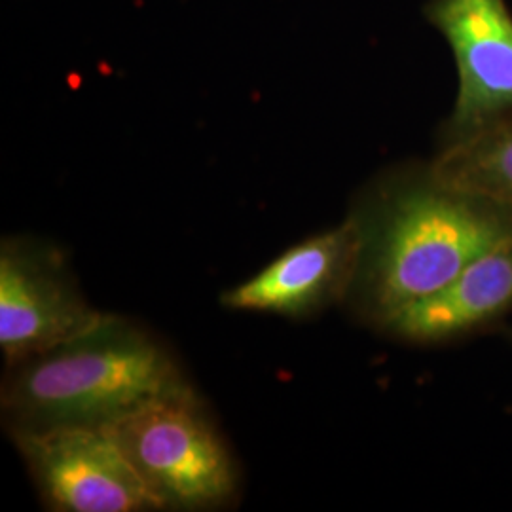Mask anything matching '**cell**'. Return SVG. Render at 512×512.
Segmentation results:
<instances>
[{
	"label": "cell",
	"instance_id": "8",
	"mask_svg": "<svg viewBox=\"0 0 512 512\" xmlns=\"http://www.w3.org/2000/svg\"><path fill=\"white\" fill-rule=\"evenodd\" d=\"M512 306V239L478 256L439 293L391 315L385 323L412 340H440L473 329Z\"/></svg>",
	"mask_w": 512,
	"mask_h": 512
},
{
	"label": "cell",
	"instance_id": "3",
	"mask_svg": "<svg viewBox=\"0 0 512 512\" xmlns=\"http://www.w3.org/2000/svg\"><path fill=\"white\" fill-rule=\"evenodd\" d=\"M107 427L164 507L205 509L234 494L232 459L190 389L143 404Z\"/></svg>",
	"mask_w": 512,
	"mask_h": 512
},
{
	"label": "cell",
	"instance_id": "5",
	"mask_svg": "<svg viewBox=\"0 0 512 512\" xmlns=\"http://www.w3.org/2000/svg\"><path fill=\"white\" fill-rule=\"evenodd\" d=\"M427 16L448 40L459 88L450 129L471 135L512 114V16L503 0H433Z\"/></svg>",
	"mask_w": 512,
	"mask_h": 512
},
{
	"label": "cell",
	"instance_id": "6",
	"mask_svg": "<svg viewBox=\"0 0 512 512\" xmlns=\"http://www.w3.org/2000/svg\"><path fill=\"white\" fill-rule=\"evenodd\" d=\"M105 317L86 304L54 258L2 247L0 346L10 363L57 348Z\"/></svg>",
	"mask_w": 512,
	"mask_h": 512
},
{
	"label": "cell",
	"instance_id": "7",
	"mask_svg": "<svg viewBox=\"0 0 512 512\" xmlns=\"http://www.w3.org/2000/svg\"><path fill=\"white\" fill-rule=\"evenodd\" d=\"M363 245L361 220L306 239L275 258L253 279L224 294L222 304L234 310L274 311L300 315L319 308L338 293L359 264Z\"/></svg>",
	"mask_w": 512,
	"mask_h": 512
},
{
	"label": "cell",
	"instance_id": "1",
	"mask_svg": "<svg viewBox=\"0 0 512 512\" xmlns=\"http://www.w3.org/2000/svg\"><path fill=\"white\" fill-rule=\"evenodd\" d=\"M365 293L387 321L439 293L478 256L512 239V209L425 179L391 190L374 219L361 222Z\"/></svg>",
	"mask_w": 512,
	"mask_h": 512
},
{
	"label": "cell",
	"instance_id": "4",
	"mask_svg": "<svg viewBox=\"0 0 512 512\" xmlns=\"http://www.w3.org/2000/svg\"><path fill=\"white\" fill-rule=\"evenodd\" d=\"M14 439L57 511L164 509L107 425H21Z\"/></svg>",
	"mask_w": 512,
	"mask_h": 512
},
{
	"label": "cell",
	"instance_id": "9",
	"mask_svg": "<svg viewBox=\"0 0 512 512\" xmlns=\"http://www.w3.org/2000/svg\"><path fill=\"white\" fill-rule=\"evenodd\" d=\"M429 173L440 183L512 209V114L454 139Z\"/></svg>",
	"mask_w": 512,
	"mask_h": 512
},
{
	"label": "cell",
	"instance_id": "2",
	"mask_svg": "<svg viewBox=\"0 0 512 512\" xmlns=\"http://www.w3.org/2000/svg\"><path fill=\"white\" fill-rule=\"evenodd\" d=\"M188 389L164 349L107 315L84 334L27 359L6 403L23 425H107Z\"/></svg>",
	"mask_w": 512,
	"mask_h": 512
}]
</instances>
